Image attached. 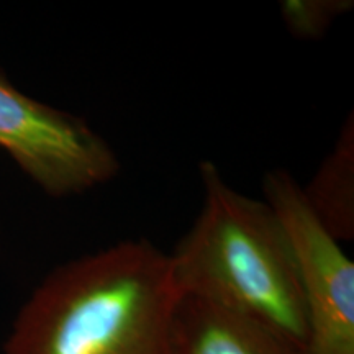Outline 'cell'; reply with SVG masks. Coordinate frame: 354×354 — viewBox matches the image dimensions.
Returning <instances> with one entry per match:
<instances>
[{"mask_svg":"<svg viewBox=\"0 0 354 354\" xmlns=\"http://www.w3.org/2000/svg\"><path fill=\"white\" fill-rule=\"evenodd\" d=\"M203 205L169 256L180 294L263 323L307 351L300 279L284 225L245 196L214 162H201Z\"/></svg>","mask_w":354,"mask_h":354,"instance_id":"7a4b0ae2","label":"cell"},{"mask_svg":"<svg viewBox=\"0 0 354 354\" xmlns=\"http://www.w3.org/2000/svg\"><path fill=\"white\" fill-rule=\"evenodd\" d=\"M302 194L310 210L338 241L354 236V123H344L335 148Z\"/></svg>","mask_w":354,"mask_h":354,"instance_id":"8992f818","label":"cell"},{"mask_svg":"<svg viewBox=\"0 0 354 354\" xmlns=\"http://www.w3.org/2000/svg\"><path fill=\"white\" fill-rule=\"evenodd\" d=\"M264 197L284 225L302 287L308 354H354V264L310 210L302 185L269 172Z\"/></svg>","mask_w":354,"mask_h":354,"instance_id":"277c9868","label":"cell"},{"mask_svg":"<svg viewBox=\"0 0 354 354\" xmlns=\"http://www.w3.org/2000/svg\"><path fill=\"white\" fill-rule=\"evenodd\" d=\"M180 297L169 256L122 241L48 274L17 313L3 354H172Z\"/></svg>","mask_w":354,"mask_h":354,"instance_id":"6da1fadb","label":"cell"},{"mask_svg":"<svg viewBox=\"0 0 354 354\" xmlns=\"http://www.w3.org/2000/svg\"><path fill=\"white\" fill-rule=\"evenodd\" d=\"M172 354H308L269 326L183 295L172 322Z\"/></svg>","mask_w":354,"mask_h":354,"instance_id":"5b68a950","label":"cell"},{"mask_svg":"<svg viewBox=\"0 0 354 354\" xmlns=\"http://www.w3.org/2000/svg\"><path fill=\"white\" fill-rule=\"evenodd\" d=\"M0 149L51 197L87 192L120 169L110 145L84 118L24 94L2 73Z\"/></svg>","mask_w":354,"mask_h":354,"instance_id":"3957f363","label":"cell"},{"mask_svg":"<svg viewBox=\"0 0 354 354\" xmlns=\"http://www.w3.org/2000/svg\"><path fill=\"white\" fill-rule=\"evenodd\" d=\"M351 7V0H284L281 15L295 38L315 39Z\"/></svg>","mask_w":354,"mask_h":354,"instance_id":"52a82bcc","label":"cell"}]
</instances>
